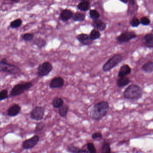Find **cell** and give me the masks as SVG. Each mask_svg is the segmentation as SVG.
I'll list each match as a JSON object with an SVG mask.
<instances>
[{"label": "cell", "instance_id": "cell-6", "mask_svg": "<svg viewBox=\"0 0 153 153\" xmlns=\"http://www.w3.org/2000/svg\"><path fill=\"white\" fill-rule=\"evenodd\" d=\"M52 70V65L46 62L39 65L37 69V73L40 76H45L49 75Z\"/></svg>", "mask_w": 153, "mask_h": 153}, {"label": "cell", "instance_id": "cell-25", "mask_svg": "<svg viewBox=\"0 0 153 153\" xmlns=\"http://www.w3.org/2000/svg\"><path fill=\"white\" fill-rule=\"evenodd\" d=\"M89 16L91 19L94 20L98 19L100 17V14L99 12L96 10H91L89 12Z\"/></svg>", "mask_w": 153, "mask_h": 153}, {"label": "cell", "instance_id": "cell-29", "mask_svg": "<svg viewBox=\"0 0 153 153\" xmlns=\"http://www.w3.org/2000/svg\"><path fill=\"white\" fill-rule=\"evenodd\" d=\"M8 92L7 89H4L0 92V101L5 100L8 98Z\"/></svg>", "mask_w": 153, "mask_h": 153}, {"label": "cell", "instance_id": "cell-5", "mask_svg": "<svg viewBox=\"0 0 153 153\" xmlns=\"http://www.w3.org/2000/svg\"><path fill=\"white\" fill-rule=\"evenodd\" d=\"M0 71L16 74L19 73L21 71V70L17 66L10 64L7 62L0 61Z\"/></svg>", "mask_w": 153, "mask_h": 153}, {"label": "cell", "instance_id": "cell-34", "mask_svg": "<svg viewBox=\"0 0 153 153\" xmlns=\"http://www.w3.org/2000/svg\"><path fill=\"white\" fill-rule=\"evenodd\" d=\"M79 149L75 146H70L68 148V150L69 152L71 153H78L79 151Z\"/></svg>", "mask_w": 153, "mask_h": 153}, {"label": "cell", "instance_id": "cell-4", "mask_svg": "<svg viewBox=\"0 0 153 153\" xmlns=\"http://www.w3.org/2000/svg\"><path fill=\"white\" fill-rule=\"evenodd\" d=\"M33 84L31 82H26L25 83L16 85L10 92V95L12 97L17 96L30 89L33 87Z\"/></svg>", "mask_w": 153, "mask_h": 153}, {"label": "cell", "instance_id": "cell-31", "mask_svg": "<svg viewBox=\"0 0 153 153\" xmlns=\"http://www.w3.org/2000/svg\"><path fill=\"white\" fill-rule=\"evenodd\" d=\"M22 38L26 41H32L33 39L34 35L33 34L27 33L24 34L22 36Z\"/></svg>", "mask_w": 153, "mask_h": 153}, {"label": "cell", "instance_id": "cell-32", "mask_svg": "<svg viewBox=\"0 0 153 153\" xmlns=\"http://www.w3.org/2000/svg\"><path fill=\"white\" fill-rule=\"evenodd\" d=\"M87 149L89 153H96V149L93 143H88L87 144Z\"/></svg>", "mask_w": 153, "mask_h": 153}, {"label": "cell", "instance_id": "cell-1", "mask_svg": "<svg viewBox=\"0 0 153 153\" xmlns=\"http://www.w3.org/2000/svg\"><path fill=\"white\" fill-rule=\"evenodd\" d=\"M109 105L106 101H101L96 104L90 110V116L93 120L99 121L107 114Z\"/></svg>", "mask_w": 153, "mask_h": 153}, {"label": "cell", "instance_id": "cell-22", "mask_svg": "<svg viewBox=\"0 0 153 153\" xmlns=\"http://www.w3.org/2000/svg\"><path fill=\"white\" fill-rule=\"evenodd\" d=\"M69 107L66 104H63L61 107L59 108V114L62 117H65L67 116L68 111Z\"/></svg>", "mask_w": 153, "mask_h": 153}, {"label": "cell", "instance_id": "cell-27", "mask_svg": "<svg viewBox=\"0 0 153 153\" xmlns=\"http://www.w3.org/2000/svg\"><path fill=\"white\" fill-rule=\"evenodd\" d=\"M102 153H111V149L109 143H105L103 145Z\"/></svg>", "mask_w": 153, "mask_h": 153}, {"label": "cell", "instance_id": "cell-35", "mask_svg": "<svg viewBox=\"0 0 153 153\" xmlns=\"http://www.w3.org/2000/svg\"><path fill=\"white\" fill-rule=\"evenodd\" d=\"M102 136L101 132H95L92 134V138L93 139H96L97 138H102Z\"/></svg>", "mask_w": 153, "mask_h": 153}, {"label": "cell", "instance_id": "cell-2", "mask_svg": "<svg viewBox=\"0 0 153 153\" xmlns=\"http://www.w3.org/2000/svg\"><path fill=\"white\" fill-rule=\"evenodd\" d=\"M143 89L139 86L135 84L130 85L123 92V95L126 99L138 100L143 95Z\"/></svg>", "mask_w": 153, "mask_h": 153}, {"label": "cell", "instance_id": "cell-19", "mask_svg": "<svg viewBox=\"0 0 153 153\" xmlns=\"http://www.w3.org/2000/svg\"><path fill=\"white\" fill-rule=\"evenodd\" d=\"M142 70L146 73H152L153 71V62L149 61L142 66Z\"/></svg>", "mask_w": 153, "mask_h": 153}, {"label": "cell", "instance_id": "cell-33", "mask_svg": "<svg viewBox=\"0 0 153 153\" xmlns=\"http://www.w3.org/2000/svg\"><path fill=\"white\" fill-rule=\"evenodd\" d=\"M140 23L144 26H147L150 23V20L147 17H143L140 19Z\"/></svg>", "mask_w": 153, "mask_h": 153}, {"label": "cell", "instance_id": "cell-26", "mask_svg": "<svg viewBox=\"0 0 153 153\" xmlns=\"http://www.w3.org/2000/svg\"><path fill=\"white\" fill-rule=\"evenodd\" d=\"M22 24V21L21 19H18L14 20L13 22L10 23V27L13 28H17L19 27Z\"/></svg>", "mask_w": 153, "mask_h": 153}, {"label": "cell", "instance_id": "cell-13", "mask_svg": "<svg viewBox=\"0 0 153 153\" xmlns=\"http://www.w3.org/2000/svg\"><path fill=\"white\" fill-rule=\"evenodd\" d=\"M73 13L69 9H64L62 11L60 15V19L63 22H66L72 18Z\"/></svg>", "mask_w": 153, "mask_h": 153}, {"label": "cell", "instance_id": "cell-36", "mask_svg": "<svg viewBox=\"0 0 153 153\" xmlns=\"http://www.w3.org/2000/svg\"><path fill=\"white\" fill-rule=\"evenodd\" d=\"M78 153H88V152L85 149H79Z\"/></svg>", "mask_w": 153, "mask_h": 153}, {"label": "cell", "instance_id": "cell-30", "mask_svg": "<svg viewBox=\"0 0 153 153\" xmlns=\"http://www.w3.org/2000/svg\"><path fill=\"white\" fill-rule=\"evenodd\" d=\"M45 127V125L43 123H37L36 126L35 131V132H39V131H42L44 129Z\"/></svg>", "mask_w": 153, "mask_h": 153}, {"label": "cell", "instance_id": "cell-10", "mask_svg": "<svg viewBox=\"0 0 153 153\" xmlns=\"http://www.w3.org/2000/svg\"><path fill=\"white\" fill-rule=\"evenodd\" d=\"M64 85V80L61 77H56L53 78L50 84L51 88H60Z\"/></svg>", "mask_w": 153, "mask_h": 153}, {"label": "cell", "instance_id": "cell-17", "mask_svg": "<svg viewBox=\"0 0 153 153\" xmlns=\"http://www.w3.org/2000/svg\"><path fill=\"white\" fill-rule=\"evenodd\" d=\"M130 82L129 79L127 76L122 77L117 80V85L120 88L124 87L128 85Z\"/></svg>", "mask_w": 153, "mask_h": 153}, {"label": "cell", "instance_id": "cell-15", "mask_svg": "<svg viewBox=\"0 0 153 153\" xmlns=\"http://www.w3.org/2000/svg\"><path fill=\"white\" fill-rule=\"evenodd\" d=\"M92 25L96 29L99 31H102L105 30L106 25L102 20L99 19L93 20Z\"/></svg>", "mask_w": 153, "mask_h": 153}, {"label": "cell", "instance_id": "cell-37", "mask_svg": "<svg viewBox=\"0 0 153 153\" xmlns=\"http://www.w3.org/2000/svg\"><path fill=\"white\" fill-rule=\"evenodd\" d=\"M120 1H121L122 2H123V3H125V4H127V3H128V0H124V1H122V0H121Z\"/></svg>", "mask_w": 153, "mask_h": 153}, {"label": "cell", "instance_id": "cell-8", "mask_svg": "<svg viewBox=\"0 0 153 153\" xmlns=\"http://www.w3.org/2000/svg\"><path fill=\"white\" fill-rule=\"evenodd\" d=\"M137 37V35L133 32L126 31L121 34L116 38L117 41L120 43H126Z\"/></svg>", "mask_w": 153, "mask_h": 153}, {"label": "cell", "instance_id": "cell-3", "mask_svg": "<svg viewBox=\"0 0 153 153\" xmlns=\"http://www.w3.org/2000/svg\"><path fill=\"white\" fill-rule=\"evenodd\" d=\"M123 60V57L120 54H115L108 60L102 67V69L105 72L110 71L115 68Z\"/></svg>", "mask_w": 153, "mask_h": 153}, {"label": "cell", "instance_id": "cell-18", "mask_svg": "<svg viewBox=\"0 0 153 153\" xmlns=\"http://www.w3.org/2000/svg\"><path fill=\"white\" fill-rule=\"evenodd\" d=\"M90 7V3L88 1H81L77 7L80 11H87L89 9Z\"/></svg>", "mask_w": 153, "mask_h": 153}, {"label": "cell", "instance_id": "cell-12", "mask_svg": "<svg viewBox=\"0 0 153 153\" xmlns=\"http://www.w3.org/2000/svg\"><path fill=\"white\" fill-rule=\"evenodd\" d=\"M21 107L19 105H13L8 109V115L10 117H15L19 114L21 111Z\"/></svg>", "mask_w": 153, "mask_h": 153}, {"label": "cell", "instance_id": "cell-24", "mask_svg": "<svg viewBox=\"0 0 153 153\" xmlns=\"http://www.w3.org/2000/svg\"><path fill=\"white\" fill-rule=\"evenodd\" d=\"M100 36H101V33L100 32L95 29L92 30L89 35V37L92 41L99 39Z\"/></svg>", "mask_w": 153, "mask_h": 153}, {"label": "cell", "instance_id": "cell-9", "mask_svg": "<svg viewBox=\"0 0 153 153\" xmlns=\"http://www.w3.org/2000/svg\"><path fill=\"white\" fill-rule=\"evenodd\" d=\"M39 140L40 137L39 136L35 135L30 138L25 140L22 144V147L24 149H32L37 145Z\"/></svg>", "mask_w": 153, "mask_h": 153}, {"label": "cell", "instance_id": "cell-16", "mask_svg": "<svg viewBox=\"0 0 153 153\" xmlns=\"http://www.w3.org/2000/svg\"><path fill=\"white\" fill-rule=\"evenodd\" d=\"M145 45L146 47L149 48L153 47V34L152 33H148L145 35L144 38Z\"/></svg>", "mask_w": 153, "mask_h": 153}, {"label": "cell", "instance_id": "cell-14", "mask_svg": "<svg viewBox=\"0 0 153 153\" xmlns=\"http://www.w3.org/2000/svg\"><path fill=\"white\" fill-rule=\"evenodd\" d=\"M131 73V68L130 67L127 65L124 64L121 66L119 72H118V76L119 77L126 76L128 75H129Z\"/></svg>", "mask_w": 153, "mask_h": 153}, {"label": "cell", "instance_id": "cell-21", "mask_svg": "<svg viewBox=\"0 0 153 153\" xmlns=\"http://www.w3.org/2000/svg\"><path fill=\"white\" fill-rule=\"evenodd\" d=\"M64 104V101L60 97H56L52 101V105L54 108L58 109Z\"/></svg>", "mask_w": 153, "mask_h": 153}, {"label": "cell", "instance_id": "cell-7", "mask_svg": "<svg viewBox=\"0 0 153 153\" xmlns=\"http://www.w3.org/2000/svg\"><path fill=\"white\" fill-rule=\"evenodd\" d=\"M45 113V109L42 106H36L30 113V116L35 120H41L43 119Z\"/></svg>", "mask_w": 153, "mask_h": 153}, {"label": "cell", "instance_id": "cell-11", "mask_svg": "<svg viewBox=\"0 0 153 153\" xmlns=\"http://www.w3.org/2000/svg\"><path fill=\"white\" fill-rule=\"evenodd\" d=\"M76 38L77 40L83 45H90L93 42V41L89 37V36L86 34H80L77 36Z\"/></svg>", "mask_w": 153, "mask_h": 153}, {"label": "cell", "instance_id": "cell-38", "mask_svg": "<svg viewBox=\"0 0 153 153\" xmlns=\"http://www.w3.org/2000/svg\"><path fill=\"white\" fill-rule=\"evenodd\" d=\"M12 1L14 2H16V3H18V2H19L20 1H19V0H17V1H16V0H15V1L12 0Z\"/></svg>", "mask_w": 153, "mask_h": 153}, {"label": "cell", "instance_id": "cell-20", "mask_svg": "<svg viewBox=\"0 0 153 153\" xmlns=\"http://www.w3.org/2000/svg\"><path fill=\"white\" fill-rule=\"evenodd\" d=\"M72 19L75 22H82L85 20V15L81 12H76L73 15Z\"/></svg>", "mask_w": 153, "mask_h": 153}, {"label": "cell", "instance_id": "cell-28", "mask_svg": "<svg viewBox=\"0 0 153 153\" xmlns=\"http://www.w3.org/2000/svg\"><path fill=\"white\" fill-rule=\"evenodd\" d=\"M130 24L132 27H137L140 24V21L137 18L134 17L130 22Z\"/></svg>", "mask_w": 153, "mask_h": 153}, {"label": "cell", "instance_id": "cell-23", "mask_svg": "<svg viewBox=\"0 0 153 153\" xmlns=\"http://www.w3.org/2000/svg\"><path fill=\"white\" fill-rule=\"evenodd\" d=\"M34 44L40 48H43L46 45V42L42 38L39 37L34 41Z\"/></svg>", "mask_w": 153, "mask_h": 153}]
</instances>
